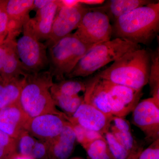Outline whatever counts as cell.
I'll return each mask as SVG.
<instances>
[{
  "instance_id": "obj_1",
  "label": "cell",
  "mask_w": 159,
  "mask_h": 159,
  "mask_svg": "<svg viewBox=\"0 0 159 159\" xmlns=\"http://www.w3.org/2000/svg\"><path fill=\"white\" fill-rule=\"evenodd\" d=\"M112 27V34L118 38L137 44H149L159 33V1L120 16Z\"/></svg>"
},
{
  "instance_id": "obj_2",
  "label": "cell",
  "mask_w": 159,
  "mask_h": 159,
  "mask_svg": "<svg viewBox=\"0 0 159 159\" xmlns=\"http://www.w3.org/2000/svg\"><path fill=\"white\" fill-rule=\"evenodd\" d=\"M150 51L140 49L127 53L97 75L116 84L142 90L148 82Z\"/></svg>"
},
{
  "instance_id": "obj_3",
  "label": "cell",
  "mask_w": 159,
  "mask_h": 159,
  "mask_svg": "<svg viewBox=\"0 0 159 159\" xmlns=\"http://www.w3.org/2000/svg\"><path fill=\"white\" fill-rule=\"evenodd\" d=\"M48 70L27 74L24 76L20 102L24 111L31 118L46 114L68 117L57 110L52 99L50 89L54 83Z\"/></svg>"
},
{
  "instance_id": "obj_4",
  "label": "cell",
  "mask_w": 159,
  "mask_h": 159,
  "mask_svg": "<svg viewBox=\"0 0 159 159\" xmlns=\"http://www.w3.org/2000/svg\"><path fill=\"white\" fill-rule=\"evenodd\" d=\"M140 49V45L118 38L98 44L87 52L73 70L66 77L72 79L87 77L127 53Z\"/></svg>"
},
{
  "instance_id": "obj_5",
  "label": "cell",
  "mask_w": 159,
  "mask_h": 159,
  "mask_svg": "<svg viewBox=\"0 0 159 159\" xmlns=\"http://www.w3.org/2000/svg\"><path fill=\"white\" fill-rule=\"evenodd\" d=\"M93 47L83 42L74 33L63 38L48 48V71L57 80H64Z\"/></svg>"
},
{
  "instance_id": "obj_6",
  "label": "cell",
  "mask_w": 159,
  "mask_h": 159,
  "mask_svg": "<svg viewBox=\"0 0 159 159\" xmlns=\"http://www.w3.org/2000/svg\"><path fill=\"white\" fill-rule=\"evenodd\" d=\"M30 19L23 26L22 36L16 42L18 55L26 74L41 72L49 66L48 48L35 36Z\"/></svg>"
},
{
  "instance_id": "obj_7",
  "label": "cell",
  "mask_w": 159,
  "mask_h": 159,
  "mask_svg": "<svg viewBox=\"0 0 159 159\" xmlns=\"http://www.w3.org/2000/svg\"><path fill=\"white\" fill-rule=\"evenodd\" d=\"M99 77L97 75L86 83L83 101L79 108L68 121L86 129L97 132L103 135L109 131L112 117H110L95 107L90 102V97L94 86Z\"/></svg>"
},
{
  "instance_id": "obj_8",
  "label": "cell",
  "mask_w": 159,
  "mask_h": 159,
  "mask_svg": "<svg viewBox=\"0 0 159 159\" xmlns=\"http://www.w3.org/2000/svg\"><path fill=\"white\" fill-rule=\"evenodd\" d=\"M74 34L84 43L94 46L110 40L112 27L105 12L97 8L90 9Z\"/></svg>"
},
{
  "instance_id": "obj_9",
  "label": "cell",
  "mask_w": 159,
  "mask_h": 159,
  "mask_svg": "<svg viewBox=\"0 0 159 159\" xmlns=\"http://www.w3.org/2000/svg\"><path fill=\"white\" fill-rule=\"evenodd\" d=\"M89 9L80 3L72 7L62 6L59 1L51 35L45 43L47 48L77 29L83 17Z\"/></svg>"
},
{
  "instance_id": "obj_10",
  "label": "cell",
  "mask_w": 159,
  "mask_h": 159,
  "mask_svg": "<svg viewBox=\"0 0 159 159\" xmlns=\"http://www.w3.org/2000/svg\"><path fill=\"white\" fill-rule=\"evenodd\" d=\"M101 80L108 94L112 115L125 118L133 111L139 103L142 95V90H137L104 80Z\"/></svg>"
},
{
  "instance_id": "obj_11",
  "label": "cell",
  "mask_w": 159,
  "mask_h": 159,
  "mask_svg": "<svg viewBox=\"0 0 159 159\" xmlns=\"http://www.w3.org/2000/svg\"><path fill=\"white\" fill-rule=\"evenodd\" d=\"M132 123L152 142L159 139V100L153 97L139 102L133 111Z\"/></svg>"
},
{
  "instance_id": "obj_12",
  "label": "cell",
  "mask_w": 159,
  "mask_h": 159,
  "mask_svg": "<svg viewBox=\"0 0 159 159\" xmlns=\"http://www.w3.org/2000/svg\"><path fill=\"white\" fill-rule=\"evenodd\" d=\"M68 122L66 118L57 115H41L30 118L26 130L34 138L45 141L58 136Z\"/></svg>"
},
{
  "instance_id": "obj_13",
  "label": "cell",
  "mask_w": 159,
  "mask_h": 159,
  "mask_svg": "<svg viewBox=\"0 0 159 159\" xmlns=\"http://www.w3.org/2000/svg\"><path fill=\"white\" fill-rule=\"evenodd\" d=\"M31 117L20 103L0 109V130L17 140L25 131Z\"/></svg>"
},
{
  "instance_id": "obj_14",
  "label": "cell",
  "mask_w": 159,
  "mask_h": 159,
  "mask_svg": "<svg viewBox=\"0 0 159 159\" xmlns=\"http://www.w3.org/2000/svg\"><path fill=\"white\" fill-rule=\"evenodd\" d=\"M34 0H9L6 5L8 18V37L16 39L22 32L23 26L30 18L29 13L34 9Z\"/></svg>"
},
{
  "instance_id": "obj_15",
  "label": "cell",
  "mask_w": 159,
  "mask_h": 159,
  "mask_svg": "<svg viewBox=\"0 0 159 159\" xmlns=\"http://www.w3.org/2000/svg\"><path fill=\"white\" fill-rule=\"evenodd\" d=\"M45 141L48 159H67L73 153L77 142L73 126L69 122L58 136Z\"/></svg>"
},
{
  "instance_id": "obj_16",
  "label": "cell",
  "mask_w": 159,
  "mask_h": 159,
  "mask_svg": "<svg viewBox=\"0 0 159 159\" xmlns=\"http://www.w3.org/2000/svg\"><path fill=\"white\" fill-rule=\"evenodd\" d=\"M59 6V1L52 0L44 7L37 10L34 17L30 19L32 30L40 41L49 39Z\"/></svg>"
},
{
  "instance_id": "obj_17",
  "label": "cell",
  "mask_w": 159,
  "mask_h": 159,
  "mask_svg": "<svg viewBox=\"0 0 159 159\" xmlns=\"http://www.w3.org/2000/svg\"><path fill=\"white\" fill-rule=\"evenodd\" d=\"M6 51L2 62L0 81H9L15 78L24 77L26 72L18 55L16 39H6Z\"/></svg>"
},
{
  "instance_id": "obj_18",
  "label": "cell",
  "mask_w": 159,
  "mask_h": 159,
  "mask_svg": "<svg viewBox=\"0 0 159 159\" xmlns=\"http://www.w3.org/2000/svg\"><path fill=\"white\" fill-rule=\"evenodd\" d=\"M154 2L148 0H110L107 1L103 6L96 8L105 12L110 20L115 22L134 9Z\"/></svg>"
},
{
  "instance_id": "obj_19",
  "label": "cell",
  "mask_w": 159,
  "mask_h": 159,
  "mask_svg": "<svg viewBox=\"0 0 159 159\" xmlns=\"http://www.w3.org/2000/svg\"><path fill=\"white\" fill-rule=\"evenodd\" d=\"M24 77L0 81V109L19 103Z\"/></svg>"
},
{
  "instance_id": "obj_20",
  "label": "cell",
  "mask_w": 159,
  "mask_h": 159,
  "mask_svg": "<svg viewBox=\"0 0 159 159\" xmlns=\"http://www.w3.org/2000/svg\"><path fill=\"white\" fill-rule=\"evenodd\" d=\"M90 102L95 107L110 117H112L109 103L108 94L100 78L97 80L92 90Z\"/></svg>"
},
{
  "instance_id": "obj_21",
  "label": "cell",
  "mask_w": 159,
  "mask_h": 159,
  "mask_svg": "<svg viewBox=\"0 0 159 159\" xmlns=\"http://www.w3.org/2000/svg\"><path fill=\"white\" fill-rule=\"evenodd\" d=\"M50 93L55 105L62 109L68 117L74 115L83 101V97L79 95L68 96L56 92Z\"/></svg>"
},
{
  "instance_id": "obj_22",
  "label": "cell",
  "mask_w": 159,
  "mask_h": 159,
  "mask_svg": "<svg viewBox=\"0 0 159 159\" xmlns=\"http://www.w3.org/2000/svg\"><path fill=\"white\" fill-rule=\"evenodd\" d=\"M83 148L90 159H115L104 136L94 140Z\"/></svg>"
},
{
  "instance_id": "obj_23",
  "label": "cell",
  "mask_w": 159,
  "mask_h": 159,
  "mask_svg": "<svg viewBox=\"0 0 159 159\" xmlns=\"http://www.w3.org/2000/svg\"><path fill=\"white\" fill-rule=\"evenodd\" d=\"M151 65L148 82L152 97L159 100V50L150 51Z\"/></svg>"
},
{
  "instance_id": "obj_24",
  "label": "cell",
  "mask_w": 159,
  "mask_h": 159,
  "mask_svg": "<svg viewBox=\"0 0 159 159\" xmlns=\"http://www.w3.org/2000/svg\"><path fill=\"white\" fill-rule=\"evenodd\" d=\"M86 83L75 80H61L54 83L50 89V92H56L63 95L74 96L79 95L81 92H85Z\"/></svg>"
},
{
  "instance_id": "obj_25",
  "label": "cell",
  "mask_w": 159,
  "mask_h": 159,
  "mask_svg": "<svg viewBox=\"0 0 159 159\" xmlns=\"http://www.w3.org/2000/svg\"><path fill=\"white\" fill-rule=\"evenodd\" d=\"M17 141L0 130V159H11L17 153Z\"/></svg>"
},
{
  "instance_id": "obj_26",
  "label": "cell",
  "mask_w": 159,
  "mask_h": 159,
  "mask_svg": "<svg viewBox=\"0 0 159 159\" xmlns=\"http://www.w3.org/2000/svg\"><path fill=\"white\" fill-rule=\"evenodd\" d=\"M104 137L115 159H126L129 156L131 153L117 141L111 131L106 133Z\"/></svg>"
},
{
  "instance_id": "obj_27",
  "label": "cell",
  "mask_w": 159,
  "mask_h": 159,
  "mask_svg": "<svg viewBox=\"0 0 159 159\" xmlns=\"http://www.w3.org/2000/svg\"><path fill=\"white\" fill-rule=\"evenodd\" d=\"M71 124L76 135V140L82 145L83 148L94 140L104 136L99 133L86 129L77 124Z\"/></svg>"
},
{
  "instance_id": "obj_28",
  "label": "cell",
  "mask_w": 159,
  "mask_h": 159,
  "mask_svg": "<svg viewBox=\"0 0 159 159\" xmlns=\"http://www.w3.org/2000/svg\"><path fill=\"white\" fill-rule=\"evenodd\" d=\"M111 132L116 139L124 147L131 153L139 146L136 144L131 132H122L117 130L113 125L110 126Z\"/></svg>"
},
{
  "instance_id": "obj_29",
  "label": "cell",
  "mask_w": 159,
  "mask_h": 159,
  "mask_svg": "<svg viewBox=\"0 0 159 159\" xmlns=\"http://www.w3.org/2000/svg\"><path fill=\"white\" fill-rule=\"evenodd\" d=\"M20 153L31 157V152L37 142L34 137L31 136L27 131L21 134L17 140Z\"/></svg>"
},
{
  "instance_id": "obj_30",
  "label": "cell",
  "mask_w": 159,
  "mask_h": 159,
  "mask_svg": "<svg viewBox=\"0 0 159 159\" xmlns=\"http://www.w3.org/2000/svg\"><path fill=\"white\" fill-rule=\"evenodd\" d=\"M7 1H0V45L6 39L8 34V18L6 12Z\"/></svg>"
},
{
  "instance_id": "obj_31",
  "label": "cell",
  "mask_w": 159,
  "mask_h": 159,
  "mask_svg": "<svg viewBox=\"0 0 159 159\" xmlns=\"http://www.w3.org/2000/svg\"><path fill=\"white\" fill-rule=\"evenodd\" d=\"M138 159H159V139L152 142L147 148L143 149Z\"/></svg>"
},
{
  "instance_id": "obj_32",
  "label": "cell",
  "mask_w": 159,
  "mask_h": 159,
  "mask_svg": "<svg viewBox=\"0 0 159 159\" xmlns=\"http://www.w3.org/2000/svg\"><path fill=\"white\" fill-rule=\"evenodd\" d=\"M112 122H114L113 125L117 130L122 132L131 131L129 122L124 118L113 116L112 118Z\"/></svg>"
},
{
  "instance_id": "obj_33",
  "label": "cell",
  "mask_w": 159,
  "mask_h": 159,
  "mask_svg": "<svg viewBox=\"0 0 159 159\" xmlns=\"http://www.w3.org/2000/svg\"><path fill=\"white\" fill-rule=\"evenodd\" d=\"M52 0H34V9L36 11L43 8L51 2Z\"/></svg>"
},
{
  "instance_id": "obj_34",
  "label": "cell",
  "mask_w": 159,
  "mask_h": 159,
  "mask_svg": "<svg viewBox=\"0 0 159 159\" xmlns=\"http://www.w3.org/2000/svg\"><path fill=\"white\" fill-rule=\"evenodd\" d=\"M80 3L85 5H102L105 1L103 0H82L79 1Z\"/></svg>"
},
{
  "instance_id": "obj_35",
  "label": "cell",
  "mask_w": 159,
  "mask_h": 159,
  "mask_svg": "<svg viewBox=\"0 0 159 159\" xmlns=\"http://www.w3.org/2000/svg\"><path fill=\"white\" fill-rule=\"evenodd\" d=\"M60 4L64 6L72 7L79 4V1L77 0H61L60 1Z\"/></svg>"
},
{
  "instance_id": "obj_36",
  "label": "cell",
  "mask_w": 159,
  "mask_h": 159,
  "mask_svg": "<svg viewBox=\"0 0 159 159\" xmlns=\"http://www.w3.org/2000/svg\"><path fill=\"white\" fill-rule=\"evenodd\" d=\"M143 149V148L142 147H138L135 150L133 151L126 159H138L139 155Z\"/></svg>"
},
{
  "instance_id": "obj_37",
  "label": "cell",
  "mask_w": 159,
  "mask_h": 159,
  "mask_svg": "<svg viewBox=\"0 0 159 159\" xmlns=\"http://www.w3.org/2000/svg\"><path fill=\"white\" fill-rule=\"evenodd\" d=\"M11 159H34L32 157L20 153H16Z\"/></svg>"
},
{
  "instance_id": "obj_38",
  "label": "cell",
  "mask_w": 159,
  "mask_h": 159,
  "mask_svg": "<svg viewBox=\"0 0 159 159\" xmlns=\"http://www.w3.org/2000/svg\"></svg>"
}]
</instances>
